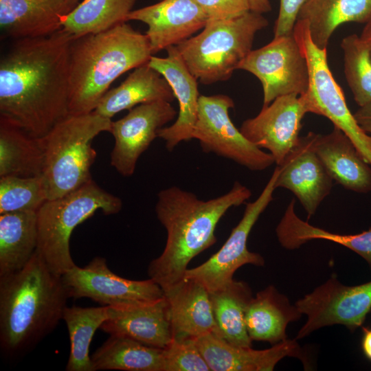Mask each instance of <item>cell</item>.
Here are the masks:
<instances>
[{
  "label": "cell",
  "instance_id": "cell-25",
  "mask_svg": "<svg viewBox=\"0 0 371 371\" xmlns=\"http://www.w3.org/2000/svg\"><path fill=\"white\" fill-rule=\"evenodd\" d=\"M173 91L165 78L148 63L133 70L118 87L109 90L94 112L111 119L117 113L155 101L172 102Z\"/></svg>",
  "mask_w": 371,
  "mask_h": 371
},
{
  "label": "cell",
  "instance_id": "cell-34",
  "mask_svg": "<svg viewBox=\"0 0 371 371\" xmlns=\"http://www.w3.org/2000/svg\"><path fill=\"white\" fill-rule=\"evenodd\" d=\"M48 200L43 175L0 178V214L12 212H38Z\"/></svg>",
  "mask_w": 371,
  "mask_h": 371
},
{
  "label": "cell",
  "instance_id": "cell-31",
  "mask_svg": "<svg viewBox=\"0 0 371 371\" xmlns=\"http://www.w3.org/2000/svg\"><path fill=\"white\" fill-rule=\"evenodd\" d=\"M137 0H83L63 20L62 29L74 38L98 33L127 21Z\"/></svg>",
  "mask_w": 371,
  "mask_h": 371
},
{
  "label": "cell",
  "instance_id": "cell-16",
  "mask_svg": "<svg viewBox=\"0 0 371 371\" xmlns=\"http://www.w3.org/2000/svg\"><path fill=\"white\" fill-rule=\"evenodd\" d=\"M317 133L300 136L297 143L279 167L276 188L289 190L303 206L308 218L314 215L330 194L333 179L315 148Z\"/></svg>",
  "mask_w": 371,
  "mask_h": 371
},
{
  "label": "cell",
  "instance_id": "cell-13",
  "mask_svg": "<svg viewBox=\"0 0 371 371\" xmlns=\"http://www.w3.org/2000/svg\"><path fill=\"white\" fill-rule=\"evenodd\" d=\"M69 298L87 297L103 306H120L155 301L164 296L153 279L123 278L108 267L103 257L93 258L87 265H74L61 276Z\"/></svg>",
  "mask_w": 371,
  "mask_h": 371
},
{
  "label": "cell",
  "instance_id": "cell-3",
  "mask_svg": "<svg viewBox=\"0 0 371 371\" xmlns=\"http://www.w3.org/2000/svg\"><path fill=\"white\" fill-rule=\"evenodd\" d=\"M68 298L37 249L21 270L0 277L1 350L14 357L30 350L62 319Z\"/></svg>",
  "mask_w": 371,
  "mask_h": 371
},
{
  "label": "cell",
  "instance_id": "cell-29",
  "mask_svg": "<svg viewBox=\"0 0 371 371\" xmlns=\"http://www.w3.org/2000/svg\"><path fill=\"white\" fill-rule=\"evenodd\" d=\"M217 326V334L228 342L251 346L245 324L252 291L244 281L233 280L223 288L209 292Z\"/></svg>",
  "mask_w": 371,
  "mask_h": 371
},
{
  "label": "cell",
  "instance_id": "cell-5",
  "mask_svg": "<svg viewBox=\"0 0 371 371\" xmlns=\"http://www.w3.org/2000/svg\"><path fill=\"white\" fill-rule=\"evenodd\" d=\"M111 123V119L94 111L69 115L39 138L48 200L64 196L92 180L91 167L97 155L93 140L100 133L110 132Z\"/></svg>",
  "mask_w": 371,
  "mask_h": 371
},
{
  "label": "cell",
  "instance_id": "cell-39",
  "mask_svg": "<svg viewBox=\"0 0 371 371\" xmlns=\"http://www.w3.org/2000/svg\"><path fill=\"white\" fill-rule=\"evenodd\" d=\"M354 117L361 128L366 133L371 134V102L359 106Z\"/></svg>",
  "mask_w": 371,
  "mask_h": 371
},
{
  "label": "cell",
  "instance_id": "cell-8",
  "mask_svg": "<svg viewBox=\"0 0 371 371\" xmlns=\"http://www.w3.org/2000/svg\"><path fill=\"white\" fill-rule=\"evenodd\" d=\"M293 34L308 66V88L300 95L308 113L330 120L351 139L361 157L371 165V136L361 128L350 112L343 91L328 66L327 48L321 49L313 42L304 20L297 21Z\"/></svg>",
  "mask_w": 371,
  "mask_h": 371
},
{
  "label": "cell",
  "instance_id": "cell-10",
  "mask_svg": "<svg viewBox=\"0 0 371 371\" xmlns=\"http://www.w3.org/2000/svg\"><path fill=\"white\" fill-rule=\"evenodd\" d=\"M295 305L306 316L295 339L333 325H342L350 332L362 327L371 311V280L357 285H346L332 276Z\"/></svg>",
  "mask_w": 371,
  "mask_h": 371
},
{
  "label": "cell",
  "instance_id": "cell-33",
  "mask_svg": "<svg viewBox=\"0 0 371 371\" xmlns=\"http://www.w3.org/2000/svg\"><path fill=\"white\" fill-rule=\"evenodd\" d=\"M344 74L359 106L371 102V56L366 44L355 34L345 36L341 43Z\"/></svg>",
  "mask_w": 371,
  "mask_h": 371
},
{
  "label": "cell",
  "instance_id": "cell-22",
  "mask_svg": "<svg viewBox=\"0 0 371 371\" xmlns=\"http://www.w3.org/2000/svg\"><path fill=\"white\" fill-rule=\"evenodd\" d=\"M168 301L172 339H196L217 334L210 293L199 282L189 278L164 291Z\"/></svg>",
  "mask_w": 371,
  "mask_h": 371
},
{
  "label": "cell",
  "instance_id": "cell-14",
  "mask_svg": "<svg viewBox=\"0 0 371 371\" xmlns=\"http://www.w3.org/2000/svg\"><path fill=\"white\" fill-rule=\"evenodd\" d=\"M177 114L171 102L155 101L137 105L122 118L112 121L110 133L115 145L111 153V166L122 176H132L137 160L158 137V131Z\"/></svg>",
  "mask_w": 371,
  "mask_h": 371
},
{
  "label": "cell",
  "instance_id": "cell-28",
  "mask_svg": "<svg viewBox=\"0 0 371 371\" xmlns=\"http://www.w3.org/2000/svg\"><path fill=\"white\" fill-rule=\"evenodd\" d=\"M43 153L39 138L0 115V177L42 175Z\"/></svg>",
  "mask_w": 371,
  "mask_h": 371
},
{
  "label": "cell",
  "instance_id": "cell-23",
  "mask_svg": "<svg viewBox=\"0 0 371 371\" xmlns=\"http://www.w3.org/2000/svg\"><path fill=\"white\" fill-rule=\"evenodd\" d=\"M315 152L333 181L358 192H371V168L357 152L351 139L339 128L317 134Z\"/></svg>",
  "mask_w": 371,
  "mask_h": 371
},
{
  "label": "cell",
  "instance_id": "cell-27",
  "mask_svg": "<svg viewBox=\"0 0 371 371\" xmlns=\"http://www.w3.org/2000/svg\"><path fill=\"white\" fill-rule=\"evenodd\" d=\"M37 212L0 214V277L21 270L38 247Z\"/></svg>",
  "mask_w": 371,
  "mask_h": 371
},
{
  "label": "cell",
  "instance_id": "cell-1",
  "mask_svg": "<svg viewBox=\"0 0 371 371\" xmlns=\"http://www.w3.org/2000/svg\"><path fill=\"white\" fill-rule=\"evenodd\" d=\"M63 29L49 36L14 40L0 60V115L31 136L44 137L67 117L70 47Z\"/></svg>",
  "mask_w": 371,
  "mask_h": 371
},
{
  "label": "cell",
  "instance_id": "cell-35",
  "mask_svg": "<svg viewBox=\"0 0 371 371\" xmlns=\"http://www.w3.org/2000/svg\"><path fill=\"white\" fill-rule=\"evenodd\" d=\"M289 233L291 243L296 247L313 240L341 245L360 256L371 270V228L356 234H339L313 226L296 217L291 223Z\"/></svg>",
  "mask_w": 371,
  "mask_h": 371
},
{
  "label": "cell",
  "instance_id": "cell-4",
  "mask_svg": "<svg viewBox=\"0 0 371 371\" xmlns=\"http://www.w3.org/2000/svg\"><path fill=\"white\" fill-rule=\"evenodd\" d=\"M153 56L146 34L126 22L74 38L70 47L69 114L91 113L110 85Z\"/></svg>",
  "mask_w": 371,
  "mask_h": 371
},
{
  "label": "cell",
  "instance_id": "cell-12",
  "mask_svg": "<svg viewBox=\"0 0 371 371\" xmlns=\"http://www.w3.org/2000/svg\"><path fill=\"white\" fill-rule=\"evenodd\" d=\"M238 69L260 80L263 106L282 95H302L308 88V63L293 33L274 37L267 45L251 50Z\"/></svg>",
  "mask_w": 371,
  "mask_h": 371
},
{
  "label": "cell",
  "instance_id": "cell-26",
  "mask_svg": "<svg viewBox=\"0 0 371 371\" xmlns=\"http://www.w3.org/2000/svg\"><path fill=\"white\" fill-rule=\"evenodd\" d=\"M297 20L308 23L311 38L318 47L327 48L339 25L371 20V0H306Z\"/></svg>",
  "mask_w": 371,
  "mask_h": 371
},
{
  "label": "cell",
  "instance_id": "cell-11",
  "mask_svg": "<svg viewBox=\"0 0 371 371\" xmlns=\"http://www.w3.org/2000/svg\"><path fill=\"white\" fill-rule=\"evenodd\" d=\"M279 174L277 166L258 197L246 203L243 216L221 248L206 262L188 269L184 278L201 283L209 292L225 286L234 280L236 271L245 265L263 266V257L247 249L249 235L261 214L273 199L276 181Z\"/></svg>",
  "mask_w": 371,
  "mask_h": 371
},
{
  "label": "cell",
  "instance_id": "cell-38",
  "mask_svg": "<svg viewBox=\"0 0 371 371\" xmlns=\"http://www.w3.org/2000/svg\"><path fill=\"white\" fill-rule=\"evenodd\" d=\"M306 0H280L279 12L273 28L274 37L293 33L299 13Z\"/></svg>",
  "mask_w": 371,
  "mask_h": 371
},
{
  "label": "cell",
  "instance_id": "cell-41",
  "mask_svg": "<svg viewBox=\"0 0 371 371\" xmlns=\"http://www.w3.org/2000/svg\"><path fill=\"white\" fill-rule=\"evenodd\" d=\"M250 10L254 12L264 14L271 10L269 0H248Z\"/></svg>",
  "mask_w": 371,
  "mask_h": 371
},
{
  "label": "cell",
  "instance_id": "cell-24",
  "mask_svg": "<svg viewBox=\"0 0 371 371\" xmlns=\"http://www.w3.org/2000/svg\"><path fill=\"white\" fill-rule=\"evenodd\" d=\"M302 314L288 297L273 285L258 291L251 298L246 312L245 324L251 341L275 345L287 339L289 323Z\"/></svg>",
  "mask_w": 371,
  "mask_h": 371
},
{
  "label": "cell",
  "instance_id": "cell-19",
  "mask_svg": "<svg viewBox=\"0 0 371 371\" xmlns=\"http://www.w3.org/2000/svg\"><path fill=\"white\" fill-rule=\"evenodd\" d=\"M166 50V57L152 56L148 65L165 78L178 101L179 113L175 122L158 131V137L165 141L166 148L171 152L179 143L193 139L200 95L198 80L188 69L176 46Z\"/></svg>",
  "mask_w": 371,
  "mask_h": 371
},
{
  "label": "cell",
  "instance_id": "cell-6",
  "mask_svg": "<svg viewBox=\"0 0 371 371\" xmlns=\"http://www.w3.org/2000/svg\"><path fill=\"white\" fill-rule=\"evenodd\" d=\"M269 25L249 11L227 20H208L203 30L176 47L190 73L202 84L229 80L252 50L255 36Z\"/></svg>",
  "mask_w": 371,
  "mask_h": 371
},
{
  "label": "cell",
  "instance_id": "cell-32",
  "mask_svg": "<svg viewBox=\"0 0 371 371\" xmlns=\"http://www.w3.org/2000/svg\"><path fill=\"white\" fill-rule=\"evenodd\" d=\"M108 317V306L100 307L66 306L63 318L70 340L67 371H94L89 346L97 329Z\"/></svg>",
  "mask_w": 371,
  "mask_h": 371
},
{
  "label": "cell",
  "instance_id": "cell-17",
  "mask_svg": "<svg viewBox=\"0 0 371 371\" xmlns=\"http://www.w3.org/2000/svg\"><path fill=\"white\" fill-rule=\"evenodd\" d=\"M209 19L194 0H161L131 11L127 21L148 26L146 35L153 54L176 46L203 29Z\"/></svg>",
  "mask_w": 371,
  "mask_h": 371
},
{
  "label": "cell",
  "instance_id": "cell-2",
  "mask_svg": "<svg viewBox=\"0 0 371 371\" xmlns=\"http://www.w3.org/2000/svg\"><path fill=\"white\" fill-rule=\"evenodd\" d=\"M251 196V190L238 181L226 194L207 201L176 186L159 191L155 210L167 237L164 251L149 264L150 278L164 292L183 280L189 262L216 242L221 218Z\"/></svg>",
  "mask_w": 371,
  "mask_h": 371
},
{
  "label": "cell",
  "instance_id": "cell-18",
  "mask_svg": "<svg viewBox=\"0 0 371 371\" xmlns=\"http://www.w3.org/2000/svg\"><path fill=\"white\" fill-rule=\"evenodd\" d=\"M194 341L211 371H271L286 357L299 359L304 367L309 364L295 339L264 350L234 345L214 333Z\"/></svg>",
  "mask_w": 371,
  "mask_h": 371
},
{
  "label": "cell",
  "instance_id": "cell-30",
  "mask_svg": "<svg viewBox=\"0 0 371 371\" xmlns=\"http://www.w3.org/2000/svg\"><path fill=\"white\" fill-rule=\"evenodd\" d=\"M95 370L163 371V348L110 335L91 357Z\"/></svg>",
  "mask_w": 371,
  "mask_h": 371
},
{
  "label": "cell",
  "instance_id": "cell-20",
  "mask_svg": "<svg viewBox=\"0 0 371 371\" xmlns=\"http://www.w3.org/2000/svg\"><path fill=\"white\" fill-rule=\"evenodd\" d=\"M100 329L159 348H164L173 338L165 295L148 302L108 306V317Z\"/></svg>",
  "mask_w": 371,
  "mask_h": 371
},
{
  "label": "cell",
  "instance_id": "cell-7",
  "mask_svg": "<svg viewBox=\"0 0 371 371\" xmlns=\"http://www.w3.org/2000/svg\"><path fill=\"white\" fill-rule=\"evenodd\" d=\"M122 207L119 197L101 188L93 179L64 196L47 200L37 212V251L50 270L61 276L76 265L69 241L76 226L98 210L110 215L118 213Z\"/></svg>",
  "mask_w": 371,
  "mask_h": 371
},
{
  "label": "cell",
  "instance_id": "cell-9",
  "mask_svg": "<svg viewBox=\"0 0 371 371\" xmlns=\"http://www.w3.org/2000/svg\"><path fill=\"white\" fill-rule=\"evenodd\" d=\"M234 106V100L227 95H200L192 138L205 153L230 159L250 170H264L275 164L273 157L234 126L229 115Z\"/></svg>",
  "mask_w": 371,
  "mask_h": 371
},
{
  "label": "cell",
  "instance_id": "cell-40",
  "mask_svg": "<svg viewBox=\"0 0 371 371\" xmlns=\"http://www.w3.org/2000/svg\"><path fill=\"white\" fill-rule=\"evenodd\" d=\"M361 350L365 357L371 361V328L362 327Z\"/></svg>",
  "mask_w": 371,
  "mask_h": 371
},
{
  "label": "cell",
  "instance_id": "cell-37",
  "mask_svg": "<svg viewBox=\"0 0 371 371\" xmlns=\"http://www.w3.org/2000/svg\"><path fill=\"white\" fill-rule=\"evenodd\" d=\"M209 20L232 19L250 11L248 0H194Z\"/></svg>",
  "mask_w": 371,
  "mask_h": 371
},
{
  "label": "cell",
  "instance_id": "cell-15",
  "mask_svg": "<svg viewBox=\"0 0 371 371\" xmlns=\"http://www.w3.org/2000/svg\"><path fill=\"white\" fill-rule=\"evenodd\" d=\"M306 113L300 95H282L262 106L256 116L245 120L240 131L250 142L267 150L279 166L297 143Z\"/></svg>",
  "mask_w": 371,
  "mask_h": 371
},
{
  "label": "cell",
  "instance_id": "cell-42",
  "mask_svg": "<svg viewBox=\"0 0 371 371\" xmlns=\"http://www.w3.org/2000/svg\"><path fill=\"white\" fill-rule=\"evenodd\" d=\"M359 36L368 47L371 56V20L366 23Z\"/></svg>",
  "mask_w": 371,
  "mask_h": 371
},
{
  "label": "cell",
  "instance_id": "cell-36",
  "mask_svg": "<svg viewBox=\"0 0 371 371\" xmlns=\"http://www.w3.org/2000/svg\"><path fill=\"white\" fill-rule=\"evenodd\" d=\"M163 371H211L193 339L172 340L163 348Z\"/></svg>",
  "mask_w": 371,
  "mask_h": 371
},
{
  "label": "cell",
  "instance_id": "cell-21",
  "mask_svg": "<svg viewBox=\"0 0 371 371\" xmlns=\"http://www.w3.org/2000/svg\"><path fill=\"white\" fill-rule=\"evenodd\" d=\"M79 0H0L3 35L14 40L49 36L63 27V18Z\"/></svg>",
  "mask_w": 371,
  "mask_h": 371
}]
</instances>
